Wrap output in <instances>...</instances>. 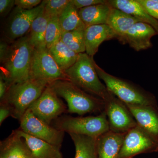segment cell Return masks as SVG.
<instances>
[{
    "label": "cell",
    "instance_id": "cell-1",
    "mask_svg": "<svg viewBox=\"0 0 158 158\" xmlns=\"http://www.w3.org/2000/svg\"><path fill=\"white\" fill-rule=\"evenodd\" d=\"M34 49L27 35L9 44L7 53L0 61V74L10 86L30 78Z\"/></svg>",
    "mask_w": 158,
    "mask_h": 158
},
{
    "label": "cell",
    "instance_id": "cell-2",
    "mask_svg": "<svg viewBox=\"0 0 158 158\" xmlns=\"http://www.w3.org/2000/svg\"><path fill=\"white\" fill-rule=\"evenodd\" d=\"M59 97L67 104V112L81 116L100 113L105 110V102L82 90L69 81H56L49 84Z\"/></svg>",
    "mask_w": 158,
    "mask_h": 158
},
{
    "label": "cell",
    "instance_id": "cell-3",
    "mask_svg": "<svg viewBox=\"0 0 158 158\" xmlns=\"http://www.w3.org/2000/svg\"><path fill=\"white\" fill-rule=\"evenodd\" d=\"M94 61L93 57L87 53H80L76 63L65 72L69 81L87 93L106 101L113 94L100 80Z\"/></svg>",
    "mask_w": 158,
    "mask_h": 158
},
{
    "label": "cell",
    "instance_id": "cell-4",
    "mask_svg": "<svg viewBox=\"0 0 158 158\" xmlns=\"http://www.w3.org/2000/svg\"><path fill=\"white\" fill-rule=\"evenodd\" d=\"M48 85L45 81L34 78L13 84L0 103L8 105L12 111V117L19 121Z\"/></svg>",
    "mask_w": 158,
    "mask_h": 158
},
{
    "label": "cell",
    "instance_id": "cell-5",
    "mask_svg": "<svg viewBox=\"0 0 158 158\" xmlns=\"http://www.w3.org/2000/svg\"><path fill=\"white\" fill-rule=\"evenodd\" d=\"M94 65L100 79L108 90L127 105L135 106H158L153 94L135 85L106 72L94 61Z\"/></svg>",
    "mask_w": 158,
    "mask_h": 158
},
{
    "label": "cell",
    "instance_id": "cell-6",
    "mask_svg": "<svg viewBox=\"0 0 158 158\" xmlns=\"http://www.w3.org/2000/svg\"><path fill=\"white\" fill-rule=\"evenodd\" d=\"M51 125L69 134L83 135L96 138L110 131L105 110L96 116L73 117L64 114L54 120Z\"/></svg>",
    "mask_w": 158,
    "mask_h": 158
},
{
    "label": "cell",
    "instance_id": "cell-7",
    "mask_svg": "<svg viewBox=\"0 0 158 158\" xmlns=\"http://www.w3.org/2000/svg\"><path fill=\"white\" fill-rule=\"evenodd\" d=\"M44 6V2L42 1L40 5L31 10H24L17 6L15 7L3 26L2 39L10 44L26 36Z\"/></svg>",
    "mask_w": 158,
    "mask_h": 158
},
{
    "label": "cell",
    "instance_id": "cell-8",
    "mask_svg": "<svg viewBox=\"0 0 158 158\" xmlns=\"http://www.w3.org/2000/svg\"><path fill=\"white\" fill-rule=\"evenodd\" d=\"M30 78L44 80L49 84L60 80L69 81L65 72L59 68L46 46L34 49Z\"/></svg>",
    "mask_w": 158,
    "mask_h": 158
},
{
    "label": "cell",
    "instance_id": "cell-9",
    "mask_svg": "<svg viewBox=\"0 0 158 158\" xmlns=\"http://www.w3.org/2000/svg\"><path fill=\"white\" fill-rule=\"evenodd\" d=\"M28 110L37 118L49 125L60 116L68 113L67 106L49 85Z\"/></svg>",
    "mask_w": 158,
    "mask_h": 158
},
{
    "label": "cell",
    "instance_id": "cell-10",
    "mask_svg": "<svg viewBox=\"0 0 158 158\" xmlns=\"http://www.w3.org/2000/svg\"><path fill=\"white\" fill-rule=\"evenodd\" d=\"M158 151V139L137 125L126 134L118 158H133L141 154Z\"/></svg>",
    "mask_w": 158,
    "mask_h": 158
},
{
    "label": "cell",
    "instance_id": "cell-11",
    "mask_svg": "<svg viewBox=\"0 0 158 158\" xmlns=\"http://www.w3.org/2000/svg\"><path fill=\"white\" fill-rule=\"evenodd\" d=\"M19 121V128L24 132L61 148L64 132L44 122L28 110Z\"/></svg>",
    "mask_w": 158,
    "mask_h": 158
},
{
    "label": "cell",
    "instance_id": "cell-12",
    "mask_svg": "<svg viewBox=\"0 0 158 158\" xmlns=\"http://www.w3.org/2000/svg\"><path fill=\"white\" fill-rule=\"evenodd\" d=\"M104 102V110L107 116L110 131L126 133L137 125L127 106L115 95L112 94Z\"/></svg>",
    "mask_w": 158,
    "mask_h": 158
},
{
    "label": "cell",
    "instance_id": "cell-13",
    "mask_svg": "<svg viewBox=\"0 0 158 158\" xmlns=\"http://www.w3.org/2000/svg\"><path fill=\"white\" fill-rule=\"evenodd\" d=\"M158 34L153 27L146 23H136L118 40L124 44L127 43L135 50H146L152 47L151 39Z\"/></svg>",
    "mask_w": 158,
    "mask_h": 158
},
{
    "label": "cell",
    "instance_id": "cell-14",
    "mask_svg": "<svg viewBox=\"0 0 158 158\" xmlns=\"http://www.w3.org/2000/svg\"><path fill=\"white\" fill-rule=\"evenodd\" d=\"M126 106L138 126L158 140V106Z\"/></svg>",
    "mask_w": 158,
    "mask_h": 158
},
{
    "label": "cell",
    "instance_id": "cell-15",
    "mask_svg": "<svg viewBox=\"0 0 158 158\" xmlns=\"http://www.w3.org/2000/svg\"><path fill=\"white\" fill-rule=\"evenodd\" d=\"M0 158H36L17 129L0 142Z\"/></svg>",
    "mask_w": 158,
    "mask_h": 158
},
{
    "label": "cell",
    "instance_id": "cell-16",
    "mask_svg": "<svg viewBox=\"0 0 158 158\" xmlns=\"http://www.w3.org/2000/svg\"><path fill=\"white\" fill-rule=\"evenodd\" d=\"M117 37L116 34L107 24L88 27L85 31L86 53L90 57H93L102 43Z\"/></svg>",
    "mask_w": 158,
    "mask_h": 158
},
{
    "label": "cell",
    "instance_id": "cell-17",
    "mask_svg": "<svg viewBox=\"0 0 158 158\" xmlns=\"http://www.w3.org/2000/svg\"><path fill=\"white\" fill-rule=\"evenodd\" d=\"M126 134L110 131L97 138L98 158H118Z\"/></svg>",
    "mask_w": 158,
    "mask_h": 158
},
{
    "label": "cell",
    "instance_id": "cell-18",
    "mask_svg": "<svg viewBox=\"0 0 158 158\" xmlns=\"http://www.w3.org/2000/svg\"><path fill=\"white\" fill-rule=\"evenodd\" d=\"M17 131L36 158H63L60 148L28 135L19 128Z\"/></svg>",
    "mask_w": 158,
    "mask_h": 158
},
{
    "label": "cell",
    "instance_id": "cell-19",
    "mask_svg": "<svg viewBox=\"0 0 158 158\" xmlns=\"http://www.w3.org/2000/svg\"><path fill=\"white\" fill-rule=\"evenodd\" d=\"M111 7L131 15L153 27L158 34V20L151 16L137 0H110Z\"/></svg>",
    "mask_w": 158,
    "mask_h": 158
},
{
    "label": "cell",
    "instance_id": "cell-20",
    "mask_svg": "<svg viewBox=\"0 0 158 158\" xmlns=\"http://www.w3.org/2000/svg\"><path fill=\"white\" fill-rule=\"evenodd\" d=\"M111 6L107 2L85 7L78 10L79 15L86 28L97 25L107 24Z\"/></svg>",
    "mask_w": 158,
    "mask_h": 158
},
{
    "label": "cell",
    "instance_id": "cell-21",
    "mask_svg": "<svg viewBox=\"0 0 158 158\" xmlns=\"http://www.w3.org/2000/svg\"><path fill=\"white\" fill-rule=\"evenodd\" d=\"M140 22L142 21L137 18L112 7L107 24L114 31L118 39L123 36L135 24Z\"/></svg>",
    "mask_w": 158,
    "mask_h": 158
},
{
    "label": "cell",
    "instance_id": "cell-22",
    "mask_svg": "<svg viewBox=\"0 0 158 158\" xmlns=\"http://www.w3.org/2000/svg\"><path fill=\"white\" fill-rule=\"evenodd\" d=\"M48 50L59 68L64 72L72 66L79 56V54L72 50L61 40Z\"/></svg>",
    "mask_w": 158,
    "mask_h": 158
},
{
    "label": "cell",
    "instance_id": "cell-23",
    "mask_svg": "<svg viewBox=\"0 0 158 158\" xmlns=\"http://www.w3.org/2000/svg\"><path fill=\"white\" fill-rule=\"evenodd\" d=\"M51 18L46 14L44 6L42 11L34 20L27 35L34 48L45 46V35L47 27Z\"/></svg>",
    "mask_w": 158,
    "mask_h": 158
},
{
    "label": "cell",
    "instance_id": "cell-24",
    "mask_svg": "<svg viewBox=\"0 0 158 158\" xmlns=\"http://www.w3.org/2000/svg\"><path fill=\"white\" fill-rule=\"evenodd\" d=\"M58 18L62 33L86 28L79 15L78 10L74 6L71 0Z\"/></svg>",
    "mask_w": 158,
    "mask_h": 158
},
{
    "label": "cell",
    "instance_id": "cell-25",
    "mask_svg": "<svg viewBox=\"0 0 158 158\" xmlns=\"http://www.w3.org/2000/svg\"><path fill=\"white\" fill-rule=\"evenodd\" d=\"M69 135L75 147L74 158H98L96 138L77 134Z\"/></svg>",
    "mask_w": 158,
    "mask_h": 158
},
{
    "label": "cell",
    "instance_id": "cell-26",
    "mask_svg": "<svg viewBox=\"0 0 158 158\" xmlns=\"http://www.w3.org/2000/svg\"><path fill=\"white\" fill-rule=\"evenodd\" d=\"M85 30L64 32L61 40L70 49L77 54L86 52L85 39Z\"/></svg>",
    "mask_w": 158,
    "mask_h": 158
},
{
    "label": "cell",
    "instance_id": "cell-27",
    "mask_svg": "<svg viewBox=\"0 0 158 158\" xmlns=\"http://www.w3.org/2000/svg\"><path fill=\"white\" fill-rule=\"evenodd\" d=\"M62 31L58 17L52 18L49 21L45 35V46L48 49L61 40Z\"/></svg>",
    "mask_w": 158,
    "mask_h": 158
},
{
    "label": "cell",
    "instance_id": "cell-28",
    "mask_svg": "<svg viewBox=\"0 0 158 158\" xmlns=\"http://www.w3.org/2000/svg\"><path fill=\"white\" fill-rule=\"evenodd\" d=\"M44 10L52 18L58 17L70 2V0H44Z\"/></svg>",
    "mask_w": 158,
    "mask_h": 158
},
{
    "label": "cell",
    "instance_id": "cell-29",
    "mask_svg": "<svg viewBox=\"0 0 158 158\" xmlns=\"http://www.w3.org/2000/svg\"><path fill=\"white\" fill-rule=\"evenodd\" d=\"M148 14L158 20V3L156 0H137Z\"/></svg>",
    "mask_w": 158,
    "mask_h": 158
},
{
    "label": "cell",
    "instance_id": "cell-30",
    "mask_svg": "<svg viewBox=\"0 0 158 158\" xmlns=\"http://www.w3.org/2000/svg\"><path fill=\"white\" fill-rule=\"evenodd\" d=\"M71 1L78 10L85 7L106 4L107 2V1L105 0H71Z\"/></svg>",
    "mask_w": 158,
    "mask_h": 158
},
{
    "label": "cell",
    "instance_id": "cell-31",
    "mask_svg": "<svg viewBox=\"0 0 158 158\" xmlns=\"http://www.w3.org/2000/svg\"><path fill=\"white\" fill-rule=\"evenodd\" d=\"M40 0H15V6L24 10H31L42 2Z\"/></svg>",
    "mask_w": 158,
    "mask_h": 158
},
{
    "label": "cell",
    "instance_id": "cell-32",
    "mask_svg": "<svg viewBox=\"0 0 158 158\" xmlns=\"http://www.w3.org/2000/svg\"><path fill=\"white\" fill-rule=\"evenodd\" d=\"M15 6L14 0H0V15L1 17L8 15Z\"/></svg>",
    "mask_w": 158,
    "mask_h": 158
},
{
    "label": "cell",
    "instance_id": "cell-33",
    "mask_svg": "<svg viewBox=\"0 0 158 158\" xmlns=\"http://www.w3.org/2000/svg\"><path fill=\"white\" fill-rule=\"evenodd\" d=\"M9 116L12 117V111L10 107L5 103H0V125Z\"/></svg>",
    "mask_w": 158,
    "mask_h": 158
},
{
    "label": "cell",
    "instance_id": "cell-34",
    "mask_svg": "<svg viewBox=\"0 0 158 158\" xmlns=\"http://www.w3.org/2000/svg\"><path fill=\"white\" fill-rule=\"evenodd\" d=\"M10 86L8 81L0 74V101L5 98Z\"/></svg>",
    "mask_w": 158,
    "mask_h": 158
},
{
    "label": "cell",
    "instance_id": "cell-35",
    "mask_svg": "<svg viewBox=\"0 0 158 158\" xmlns=\"http://www.w3.org/2000/svg\"><path fill=\"white\" fill-rule=\"evenodd\" d=\"M9 44L6 40L1 39L0 41V61H2L7 53Z\"/></svg>",
    "mask_w": 158,
    "mask_h": 158
}]
</instances>
